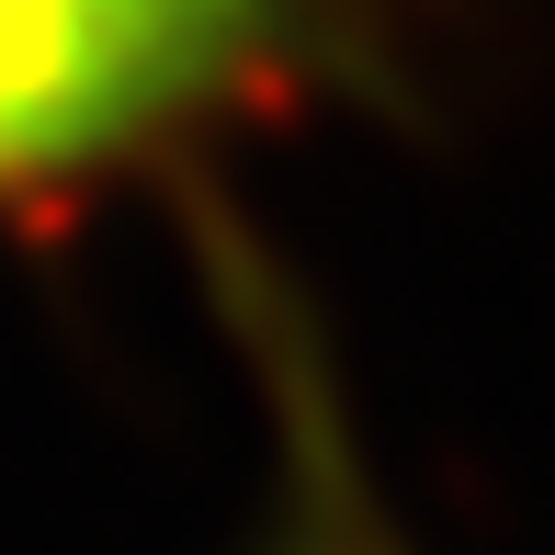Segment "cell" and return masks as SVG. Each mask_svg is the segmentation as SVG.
I'll list each match as a JSON object with an SVG mask.
<instances>
[{"instance_id": "6da1fadb", "label": "cell", "mask_w": 555, "mask_h": 555, "mask_svg": "<svg viewBox=\"0 0 555 555\" xmlns=\"http://www.w3.org/2000/svg\"><path fill=\"white\" fill-rule=\"evenodd\" d=\"M397 0H0V205L147 182L238 125L386 91Z\"/></svg>"}, {"instance_id": "7a4b0ae2", "label": "cell", "mask_w": 555, "mask_h": 555, "mask_svg": "<svg viewBox=\"0 0 555 555\" xmlns=\"http://www.w3.org/2000/svg\"><path fill=\"white\" fill-rule=\"evenodd\" d=\"M284 465H295V488H284V511H272V533L249 555H397V533L374 521L363 476H351V442L318 420V386L284 397Z\"/></svg>"}]
</instances>
